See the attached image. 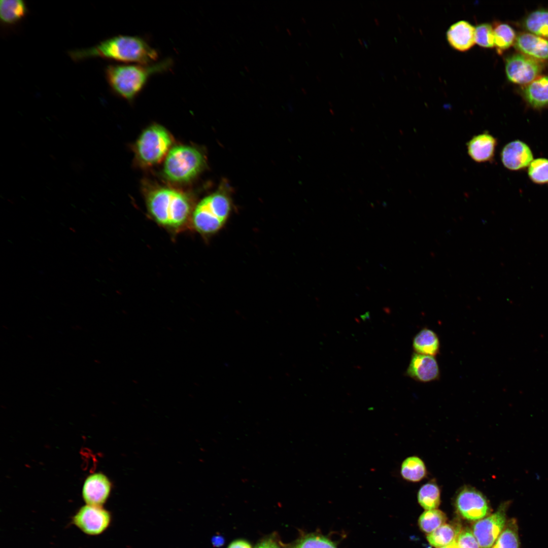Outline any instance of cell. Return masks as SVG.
I'll use <instances>...</instances> for the list:
<instances>
[{"label": "cell", "instance_id": "e0dca14e", "mask_svg": "<svg viewBox=\"0 0 548 548\" xmlns=\"http://www.w3.org/2000/svg\"><path fill=\"white\" fill-rule=\"evenodd\" d=\"M523 95L532 107L541 108L548 105V76L534 80L523 90Z\"/></svg>", "mask_w": 548, "mask_h": 548}, {"label": "cell", "instance_id": "7a4b0ae2", "mask_svg": "<svg viewBox=\"0 0 548 548\" xmlns=\"http://www.w3.org/2000/svg\"><path fill=\"white\" fill-rule=\"evenodd\" d=\"M148 212L159 225L178 232L191 225L194 209L185 194L167 188H161L149 193L146 200Z\"/></svg>", "mask_w": 548, "mask_h": 548}, {"label": "cell", "instance_id": "1f68e13d", "mask_svg": "<svg viewBox=\"0 0 548 548\" xmlns=\"http://www.w3.org/2000/svg\"><path fill=\"white\" fill-rule=\"evenodd\" d=\"M255 548H280V547L273 541L267 540L261 542Z\"/></svg>", "mask_w": 548, "mask_h": 548}, {"label": "cell", "instance_id": "52a82bcc", "mask_svg": "<svg viewBox=\"0 0 548 548\" xmlns=\"http://www.w3.org/2000/svg\"><path fill=\"white\" fill-rule=\"evenodd\" d=\"M510 504V501L501 503L495 512L477 521L473 525L472 531L480 548H491L494 544L508 520L507 511Z\"/></svg>", "mask_w": 548, "mask_h": 548}, {"label": "cell", "instance_id": "9a60e30c", "mask_svg": "<svg viewBox=\"0 0 548 548\" xmlns=\"http://www.w3.org/2000/svg\"><path fill=\"white\" fill-rule=\"evenodd\" d=\"M447 38L454 49L461 52L467 51L475 43V27L466 21H458L448 29Z\"/></svg>", "mask_w": 548, "mask_h": 548}, {"label": "cell", "instance_id": "4fadbf2b", "mask_svg": "<svg viewBox=\"0 0 548 548\" xmlns=\"http://www.w3.org/2000/svg\"><path fill=\"white\" fill-rule=\"evenodd\" d=\"M504 166L512 170H517L530 165L533 155L531 149L525 143L516 140L506 144L501 153Z\"/></svg>", "mask_w": 548, "mask_h": 548}, {"label": "cell", "instance_id": "8fae6325", "mask_svg": "<svg viewBox=\"0 0 548 548\" xmlns=\"http://www.w3.org/2000/svg\"><path fill=\"white\" fill-rule=\"evenodd\" d=\"M406 373L414 380L423 383L437 380L440 375L439 366L434 356L417 353L413 354Z\"/></svg>", "mask_w": 548, "mask_h": 548}, {"label": "cell", "instance_id": "4316f807", "mask_svg": "<svg viewBox=\"0 0 548 548\" xmlns=\"http://www.w3.org/2000/svg\"><path fill=\"white\" fill-rule=\"evenodd\" d=\"M528 168V175L535 183H548V159L537 158L533 160Z\"/></svg>", "mask_w": 548, "mask_h": 548}, {"label": "cell", "instance_id": "ffe728a7", "mask_svg": "<svg viewBox=\"0 0 548 548\" xmlns=\"http://www.w3.org/2000/svg\"><path fill=\"white\" fill-rule=\"evenodd\" d=\"M459 526L444 524L438 528L427 534V539L430 545L436 547L447 545L452 543L461 531Z\"/></svg>", "mask_w": 548, "mask_h": 548}, {"label": "cell", "instance_id": "6da1fadb", "mask_svg": "<svg viewBox=\"0 0 548 548\" xmlns=\"http://www.w3.org/2000/svg\"><path fill=\"white\" fill-rule=\"evenodd\" d=\"M74 60L101 57L125 63L150 64L158 57L157 51L144 38L119 35L104 40L89 48L70 52Z\"/></svg>", "mask_w": 548, "mask_h": 548}, {"label": "cell", "instance_id": "5b68a950", "mask_svg": "<svg viewBox=\"0 0 548 548\" xmlns=\"http://www.w3.org/2000/svg\"><path fill=\"white\" fill-rule=\"evenodd\" d=\"M205 164L204 156L197 149L188 146H177L168 151L163 173L171 181L187 182L198 175Z\"/></svg>", "mask_w": 548, "mask_h": 548}, {"label": "cell", "instance_id": "44dd1931", "mask_svg": "<svg viewBox=\"0 0 548 548\" xmlns=\"http://www.w3.org/2000/svg\"><path fill=\"white\" fill-rule=\"evenodd\" d=\"M400 474L407 481L418 482L425 477L426 467L420 458L415 456L408 457L401 464Z\"/></svg>", "mask_w": 548, "mask_h": 548}, {"label": "cell", "instance_id": "8992f818", "mask_svg": "<svg viewBox=\"0 0 548 548\" xmlns=\"http://www.w3.org/2000/svg\"><path fill=\"white\" fill-rule=\"evenodd\" d=\"M172 144V139L165 128L152 125L140 135L135 145L136 154L143 164L152 165L164 157Z\"/></svg>", "mask_w": 548, "mask_h": 548}, {"label": "cell", "instance_id": "7402d4cb", "mask_svg": "<svg viewBox=\"0 0 548 548\" xmlns=\"http://www.w3.org/2000/svg\"><path fill=\"white\" fill-rule=\"evenodd\" d=\"M491 548H520L519 526L516 519L507 520L503 530Z\"/></svg>", "mask_w": 548, "mask_h": 548}, {"label": "cell", "instance_id": "d6a6232c", "mask_svg": "<svg viewBox=\"0 0 548 548\" xmlns=\"http://www.w3.org/2000/svg\"><path fill=\"white\" fill-rule=\"evenodd\" d=\"M455 540L450 544L439 548H458Z\"/></svg>", "mask_w": 548, "mask_h": 548}, {"label": "cell", "instance_id": "ac0fdd59", "mask_svg": "<svg viewBox=\"0 0 548 548\" xmlns=\"http://www.w3.org/2000/svg\"><path fill=\"white\" fill-rule=\"evenodd\" d=\"M413 347L416 353L434 356L439 353V341L431 329L423 328L415 336Z\"/></svg>", "mask_w": 548, "mask_h": 548}, {"label": "cell", "instance_id": "f1b7e54d", "mask_svg": "<svg viewBox=\"0 0 548 548\" xmlns=\"http://www.w3.org/2000/svg\"><path fill=\"white\" fill-rule=\"evenodd\" d=\"M294 548H336L335 545L325 537L317 535L305 537L300 540Z\"/></svg>", "mask_w": 548, "mask_h": 548}, {"label": "cell", "instance_id": "4dcf8cb0", "mask_svg": "<svg viewBox=\"0 0 548 548\" xmlns=\"http://www.w3.org/2000/svg\"><path fill=\"white\" fill-rule=\"evenodd\" d=\"M228 548H251V546L247 541L238 540L232 542Z\"/></svg>", "mask_w": 548, "mask_h": 548}, {"label": "cell", "instance_id": "2e32d148", "mask_svg": "<svg viewBox=\"0 0 548 548\" xmlns=\"http://www.w3.org/2000/svg\"><path fill=\"white\" fill-rule=\"evenodd\" d=\"M515 46L521 52L534 59H548V41L529 33H520Z\"/></svg>", "mask_w": 548, "mask_h": 548}, {"label": "cell", "instance_id": "603a6c76", "mask_svg": "<svg viewBox=\"0 0 548 548\" xmlns=\"http://www.w3.org/2000/svg\"><path fill=\"white\" fill-rule=\"evenodd\" d=\"M418 501L425 510L436 509L440 503V490L434 481L423 485L418 493Z\"/></svg>", "mask_w": 548, "mask_h": 548}, {"label": "cell", "instance_id": "277c9868", "mask_svg": "<svg viewBox=\"0 0 548 548\" xmlns=\"http://www.w3.org/2000/svg\"><path fill=\"white\" fill-rule=\"evenodd\" d=\"M223 186L202 199L194 208L191 227L202 235L219 231L226 223L231 212L230 194Z\"/></svg>", "mask_w": 548, "mask_h": 548}, {"label": "cell", "instance_id": "484cf974", "mask_svg": "<svg viewBox=\"0 0 548 548\" xmlns=\"http://www.w3.org/2000/svg\"><path fill=\"white\" fill-rule=\"evenodd\" d=\"M446 521V514L436 508L423 512L419 518L418 524L423 532L429 534L445 524Z\"/></svg>", "mask_w": 548, "mask_h": 548}, {"label": "cell", "instance_id": "3957f363", "mask_svg": "<svg viewBox=\"0 0 548 548\" xmlns=\"http://www.w3.org/2000/svg\"><path fill=\"white\" fill-rule=\"evenodd\" d=\"M172 65L170 59L150 64H110L106 68V77L115 94L131 101L141 93L151 76L167 71Z\"/></svg>", "mask_w": 548, "mask_h": 548}, {"label": "cell", "instance_id": "d4e9b609", "mask_svg": "<svg viewBox=\"0 0 548 548\" xmlns=\"http://www.w3.org/2000/svg\"><path fill=\"white\" fill-rule=\"evenodd\" d=\"M493 29L495 46L498 53L501 54L515 42V32L511 26L505 23H498Z\"/></svg>", "mask_w": 548, "mask_h": 548}, {"label": "cell", "instance_id": "5bb4252c", "mask_svg": "<svg viewBox=\"0 0 548 548\" xmlns=\"http://www.w3.org/2000/svg\"><path fill=\"white\" fill-rule=\"evenodd\" d=\"M466 145L468 154L473 160L486 162L494 158L497 140L492 135L485 132L472 137Z\"/></svg>", "mask_w": 548, "mask_h": 548}, {"label": "cell", "instance_id": "83f0119b", "mask_svg": "<svg viewBox=\"0 0 548 548\" xmlns=\"http://www.w3.org/2000/svg\"><path fill=\"white\" fill-rule=\"evenodd\" d=\"M475 41L480 46L485 48H493L495 46L494 29L487 23L477 25L475 27Z\"/></svg>", "mask_w": 548, "mask_h": 548}, {"label": "cell", "instance_id": "ba28073f", "mask_svg": "<svg viewBox=\"0 0 548 548\" xmlns=\"http://www.w3.org/2000/svg\"><path fill=\"white\" fill-rule=\"evenodd\" d=\"M455 505L458 513L469 521H478L491 512L489 503L482 493L470 486L462 487L456 495Z\"/></svg>", "mask_w": 548, "mask_h": 548}, {"label": "cell", "instance_id": "30bf717a", "mask_svg": "<svg viewBox=\"0 0 548 548\" xmlns=\"http://www.w3.org/2000/svg\"><path fill=\"white\" fill-rule=\"evenodd\" d=\"M542 67L536 59L526 55L514 54L505 61V72L511 82L525 84L530 83L539 75Z\"/></svg>", "mask_w": 548, "mask_h": 548}, {"label": "cell", "instance_id": "9c48e42d", "mask_svg": "<svg viewBox=\"0 0 548 548\" xmlns=\"http://www.w3.org/2000/svg\"><path fill=\"white\" fill-rule=\"evenodd\" d=\"M111 520L109 512L101 506L86 504L73 516L71 524L87 535L96 536L108 528Z\"/></svg>", "mask_w": 548, "mask_h": 548}, {"label": "cell", "instance_id": "d6986e66", "mask_svg": "<svg viewBox=\"0 0 548 548\" xmlns=\"http://www.w3.org/2000/svg\"><path fill=\"white\" fill-rule=\"evenodd\" d=\"M27 7L21 0H1L0 17L1 21L6 24H15L26 15Z\"/></svg>", "mask_w": 548, "mask_h": 548}, {"label": "cell", "instance_id": "cb8c5ba5", "mask_svg": "<svg viewBox=\"0 0 548 548\" xmlns=\"http://www.w3.org/2000/svg\"><path fill=\"white\" fill-rule=\"evenodd\" d=\"M524 25L535 35L548 39V10H538L531 13L525 18Z\"/></svg>", "mask_w": 548, "mask_h": 548}, {"label": "cell", "instance_id": "f546056e", "mask_svg": "<svg viewBox=\"0 0 548 548\" xmlns=\"http://www.w3.org/2000/svg\"><path fill=\"white\" fill-rule=\"evenodd\" d=\"M455 541L458 548H480L472 531L469 528L461 529Z\"/></svg>", "mask_w": 548, "mask_h": 548}, {"label": "cell", "instance_id": "7c38bea8", "mask_svg": "<svg viewBox=\"0 0 548 548\" xmlns=\"http://www.w3.org/2000/svg\"><path fill=\"white\" fill-rule=\"evenodd\" d=\"M111 491V483L104 474L96 473L88 476L82 488V497L86 504L101 506Z\"/></svg>", "mask_w": 548, "mask_h": 548}]
</instances>
